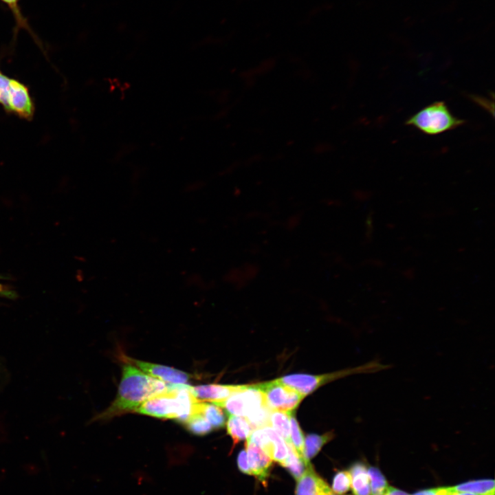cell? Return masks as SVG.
Returning <instances> with one entry per match:
<instances>
[{
	"label": "cell",
	"instance_id": "1",
	"mask_svg": "<svg viewBox=\"0 0 495 495\" xmlns=\"http://www.w3.org/2000/svg\"><path fill=\"white\" fill-rule=\"evenodd\" d=\"M115 400L98 419H108L135 411L143 402L166 392L168 384L126 362Z\"/></svg>",
	"mask_w": 495,
	"mask_h": 495
},
{
	"label": "cell",
	"instance_id": "2",
	"mask_svg": "<svg viewBox=\"0 0 495 495\" xmlns=\"http://www.w3.org/2000/svg\"><path fill=\"white\" fill-rule=\"evenodd\" d=\"M198 401L190 393L189 385L168 384L166 392L147 399L135 412L157 418L174 419L184 424L196 412Z\"/></svg>",
	"mask_w": 495,
	"mask_h": 495
},
{
	"label": "cell",
	"instance_id": "3",
	"mask_svg": "<svg viewBox=\"0 0 495 495\" xmlns=\"http://www.w3.org/2000/svg\"><path fill=\"white\" fill-rule=\"evenodd\" d=\"M465 120L455 116L444 101L434 102L409 117L406 124L421 133L436 135L456 129Z\"/></svg>",
	"mask_w": 495,
	"mask_h": 495
},
{
	"label": "cell",
	"instance_id": "4",
	"mask_svg": "<svg viewBox=\"0 0 495 495\" xmlns=\"http://www.w3.org/2000/svg\"><path fill=\"white\" fill-rule=\"evenodd\" d=\"M389 367L390 365H385L378 361L373 360L351 369L332 373L324 375L293 374L281 377L276 380L306 396L331 380L353 373H375Z\"/></svg>",
	"mask_w": 495,
	"mask_h": 495
},
{
	"label": "cell",
	"instance_id": "5",
	"mask_svg": "<svg viewBox=\"0 0 495 495\" xmlns=\"http://www.w3.org/2000/svg\"><path fill=\"white\" fill-rule=\"evenodd\" d=\"M256 386L263 394L265 406L272 411H294L305 397L276 380Z\"/></svg>",
	"mask_w": 495,
	"mask_h": 495
},
{
	"label": "cell",
	"instance_id": "6",
	"mask_svg": "<svg viewBox=\"0 0 495 495\" xmlns=\"http://www.w3.org/2000/svg\"><path fill=\"white\" fill-rule=\"evenodd\" d=\"M214 404L223 408L228 415L244 417L265 406L263 394L256 384L245 385L240 390Z\"/></svg>",
	"mask_w": 495,
	"mask_h": 495
},
{
	"label": "cell",
	"instance_id": "7",
	"mask_svg": "<svg viewBox=\"0 0 495 495\" xmlns=\"http://www.w3.org/2000/svg\"><path fill=\"white\" fill-rule=\"evenodd\" d=\"M126 362L130 363L147 375L163 381L168 384H185L190 380V375L178 369L153 364L124 356Z\"/></svg>",
	"mask_w": 495,
	"mask_h": 495
},
{
	"label": "cell",
	"instance_id": "8",
	"mask_svg": "<svg viewBox=\"0 0 495 495\" xmlns=\"http://www.w3.org/2000/svg\"><path fill=\"white\" fill-rule=\"evenodd\" d=\"M9 111L30 120L34 113V104L28 89L19 81L10 79L8 91Z\"/></svg>",
	"mask_w": 495,
	"mask_h": 495
},
{
	"label": "cell",
	"instance_id": "9",
	"mask_svg": "<svg viewBox=\"0 0 495 495\" xmlns=\"http://www.w3.org/2000/svg\"><path fill=\"white\" fill-rule=\"evenodd\" d=\"M246 454L252 476L266 484L272 464V459L260 447L246 441Z\"/></svg>",
	"mask_w": 495,
	"mask_h": 495
},
{
	"label": "cell",
	"instance_id": "10",
	"mask_svg": "<svg viewBox=\"0 0 495 495\" xmlns=\"http://www.w3.org/2000/svg\"><path fill=\"white\" fill-rule=\"evenodd\" d=\"M245 385L208 384L196 386H189L192 395L197 399L217 404L228 398L232 394L242 389Z\"/></svg>",
	"mask_w": 495,
	"mask_h": 495
},
{
	"label": "cell",
	"instance_id": "11",
	"mask_svg": "<svg viewBox=\"0 0 495 495\" xmlns=\"http://www.w3.org/2000/svg\"><path fill=\"white\" fill-rule=\"evenodd\" d=\"M351 474V487L353 495H371L370 479L367 467L362 462L352 464L349 470Z\"/></svg>",
	"mask_w": 495,
	"mask_h": 495
},
{
	"label": "cell",
	"instance_id": "12",
	"mask_svg": "<svg viewBox=\"0 0 495 495\" xmlns=\"http://www.w3.org/2000/svg\"><path fill=\"white\" fill-rule=\"evenodd\" d=\"M322 481L310 463L297 480L295 495H318Z\"/></svg>",
	"mask_w": 495,
	"mask_h": 495
},
{
	"label": "cell",
	"instance_id": "13",
	"mask_svg": "<svg viewBox=\"0 0 495 495\" xmlns=\"http://www.w3.org/2000/svg\"><path fill=\"white\" fill-rule=\"evenodd\" d=\"M226 424L227 432L233 441V446L247 439L254 430L248 420L244 417L228 415Z\"/></svg>",
	"mask_w": 495,
	"mask_h": 495
},
{
	"label": "cell",
	"instance_id": "14",
	"mask_svg": "<svg viewBox=\"0 0 495 495\" xmlns=\"http://www.w3.org/2000/svg\"><path fill=\"white\" fill-rule=\"evenodd\" d=\"M197 410L207 419L213 429L223 428L226 424V414L220 406L213 403L210 404L199 400Z\"/></svg>",
	"mask_w": 495,
	"mask_h": 495
},
{
	"label": "cell",
	"instance_id": "15",
	"mask_svg": "<svg viewBox=\"0 0 495 495\" xmlns=\"http://www.w3.org/2000/svg\"><path fill=\"white\" fill-rule=\"evenodd\" d=\"M334 437L333 432L323 434H309L305 439L303 458L307 463L315 457L322 448Z\"/></svg>",
	"mask_w": 495,
	"mask_h": 495
},
{
	"label": "cell",
	"instance_id": "16",
	"mask_svg": "<svg viewBox=\"0 0 495 495\" xmlns=\"http://www.w3.org/2000/svg\"><path fill=\"white\" fill-rule=\"evenodd\" d=\"M288 455L284 462L280 465L286 468L296 481L304 474L307 467L310 463H307L298 452L296 450L291 443H287Z\"/></svg>",
	"mask_w": 495,
	"mask_h": 495
},
{
	"label": "cell",
	"instance_id": "17",
	"mask_svg": "<svg viewBox=\"0 0 495 495\" xmlns=\"http://www.w3.org/2000/svg\"><path fill=\"white\" fill-rule=\"evenodd\" d=\"M457 492H468L476 495H494V481L480 479L469 481L452 487Z\"/></svg>",
	"mask_w": 495,
	"mask_h": 495
},
{
	"label": "cell",
	"instance_id": "18",
	"mask_svg": "<svg viewBox=\"0 0 495 495\" xmlns=\"http://www.w3.org/2000/svg\"><path fill=\"white\" fill-rule=\"evenodd\" d=\"M292 412L274 410L271 412L270 416V426L273 427L286 443H291L289 418Z\"/></svg>",
	"mask_w": 495,
	"mask_h": 495
},
{
	"label": "cell",
	"instance_id": "19",
	"mask_svg": "<svg viewBox=\"0 0 495 495\" xmlns=\"http://www.w3.org/2000/svg\"><path fill=\"white\" fill-rule=\"evenodd\" d=\"M273 443L272 459L281 465L288 455L287 446L284 439L270 426L263 427Z\"/></svg>",
	"mask_w": 495,
	"mask_h": 495
},
{
	"label": "cell",
	"instance_id": "20",
	"mask_svg": "<svg viewBox=\"0 0 495 495\" xmlns=\"http://www.w3.org/2000/svg\"><path fill=\"white\" fill-rule=\"evenodd\" d=\"M183 424L190 432L196 435H205L214 430L207 419L199 412L192 414Z\"/></svg>",
	"mask_w": 495,
	"mask_h": 495
},
{
	"label": "cell",
	"instance_id": "21",
	"mask_svg": "<svg viewBox=\"0 0 495 495\" xmlns=\"http://www.w3.org/2000/svg\"><path fill=\"white\" fill-rule=\"evenodd\" d=\"M367 472L370 479L371 495H383L390 487L384 474L373 466L368 468Z\"/></svg>",
	"mask_w": 495,
	"mask_h": 495
},
{
	"label": "cell",
	"instance_id": "22",
	"mask_svg": "<svg viewBox=\"0 0 495 495\" xmlns=\"http://www.w3.org/2000/svg\"><path fill=\"white\" fill-rule=\"evenodd\" d=\"M289 419L291 443L298 454L303 457L305 438L299 424L296 419L294 411L292 412Z\"/></svg>",
	"mask_w": 495,
	"mask_h": 495
},
{
	"label": "cell",
	"instance_id": "23",
	"mask_svg": "<svg viewBox=\"0 0 495 495\" xmlns=\"http://www.w3.org/2000/svg\"><path fill=\"white\" fill-rule=\"evenodd\" d=\"M351 478L349 470L338 472L333 478L332 491L339 495L347 492L351 487Z\"/></svg>",
	"mask_w": 495,
	"mask_h": 495
},
{
	"label": "cell",
	"instance_id": "24",
	"mask_svg": "<svg viewBox=\"0 0 495 495\" xmlns=\"http://www.w3.org/2000/svg\"><path fill=\"white\" fill-rule=\"evenodd\" d=\"M272 410L263 406L247 417L253 429L261 428L270 426V416Z\"/></svg>",
	"mask_w": 495,
	"mask_h": 495
},
{
	"label": "cell",
	"instance_id": "25",
	"mask_svg": "<svg viewBox=\"0 0 495 495\" xmlns=\"http://www.w3.org/2000/svg\"><path fill=\"white\" fill-rule=\"evenodd\" d=\"M4 3L7 5V6L10 9L12 13L13 14L15 19L16 23L17 25V28H25L28 30V23L26 22L25 18L23 16L19 8V1L20 0H1Z\"/></svg>",
	"mask_w": 495,
	"mask_h": 495
},
{
	"label": "cell",
	"instance_id": "26",
	"mask_svg": "<svg viewBox=\"0 0 495 495\" xmlns=\"http://www.w3.org/2000/svg\"><path fill=\"white\" fill-rule=\"evenodd\" d=\"M10 79L0 72V103L9 111L8 91Z\"/></svg>",
	"mask_w": 495,
	"mask_h": 495
},
{
	"label": "cell",
	"instance_id": "27",
	"mask_svg": "<svg viewBox=\"0 0 495 495\" xmlns=\"http://www.w3.org/2000/svg\"><path fill=\"white\" fill-rule=\"evenodd\" d=\"M237 465L241 472L248 475H252L245 450H241L239 453L237 457Z\"/></svg>",
	"mask_w": 495,
	"mask_h": 495
},
{
	"label": "cell",
	"instance_id": "28",
	"mask_svg": "<svg viewBox=\"0 0 495 495\" xmlns=\"http://www.w3.org/2000/svg\"><path fill=\"white\" fill-rule=\"evenodd\" d=\"M15 292L12 291L8 286L0 284V296H5L8 298H12L15 296Z\"/></svg>",
	"mask_w": 495,
	"mask_h": 495
},
{
	"label": "cell",
	"instance_id": "29",
	"mask_svg": "<svg viewBox=\"0 0 495 495\" xmlns=\"http://www.w3.org/2000/svg\"><path fill=\"white\" fill-rule=\"evenodd\" d=\"M383 495H409L404 491L390 486Z\"/></svg>",
	"mask_w": 495,
	"mask_h": 495
},
{
	"label": "cell",
	"instance_id": "30",
	"mask_svg": "<svg viewBox=\"0 0 495 495\" xmlns=\"http://www.w3.org/2000/svg\"><path fill=\"white\" fill-rule=\"evenodd\" d=\"M411 495H436L434 488V489H427V490H422L420 491H418Z\"/></svg>",
	"mask_w": 495,
	"mask_h": 495
},
{
	"label": "cell",
	"instance_id": "31",
	"mask_svg": "<svg viewBox=\"0 0 495 495\" xmlns=\"http://www.w3.org/2000/svg\"><path fill=\"white\" fill-rule=\"evenodd\" d=\"M452 495H476V494L468 493V492H457L455 490V492H454V494Z\"/></svg>",
	"mask_w": 495,
	"mask_h": 495
},
{
	"label": "cell",
	"instance_id": "32",
	"mask_svg": "<svg viewBox=\"0 0 495 495\" xmlns=\"http://www.w3.org/2000/svg\"><path fill=\"white\" fill-rule=\"evenodd\" d=\"M323 495H339V494H337L334 493V492L332 491V490H330L329 491H328V492H327L326 493H324Z\"/></svg>",
	"mask_w": 495,
	"mask_h": 495
}]
</instances>
